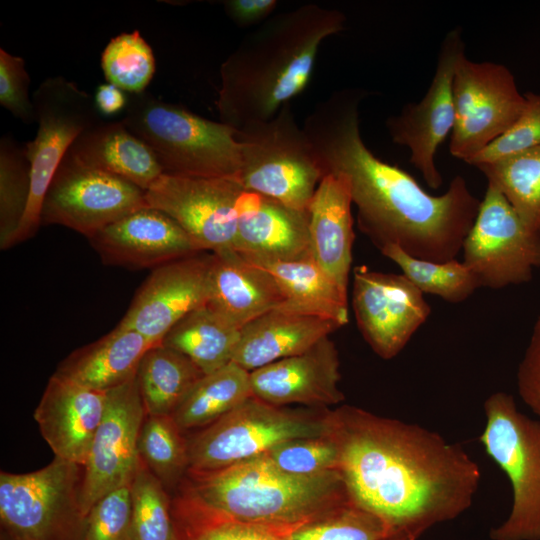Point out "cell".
<instances>
[{
	"label": "cell",
	"instance_id": "6da1fadb",
	"mask_svg": "<svg viewBox=\"0 0 540 540\" xmlns=\"http://www.w3.org/2000/svg\"><path fill=\"white\" fill-rule=\"evenodd\" d=\"M358 89L334 91L306 117L303 130L324 175L343 174L357 208L358 227L381 250L395 245L427 261L456 259L480 202L465 179L455 176L445 193H427L409 173L382 161L360 132Z\"/></svg>",
	"mask_w": 540,
	"mask_h": 540
},
{
	"label": "cell",
	"instance_id": "7a4b0ae2",
	"mask_svg": "<svg viewBox=\"0 0 540 540\" xmlns=\"http://www.w3.org/2000/svg\"><path fill=\"white\" fill-rule=\"evenodd\" d=\"M351 500L417 539L473 503L478 464L458 444L417 424L344 408L331 419Z\"/></svg>",
	"mask_w": 540,
	"mask_h": 540
},
{
	"label": "cell",
	"instance_id": "3957f363",
	"mask_svg": "<svg viewBox=\"0 0 540 540\" xmlns=\"http://www.w3.org/2000/svg\"><path fill=\"white\" fill-rule=\"evenodd\" d=\"M345 23L340 10L317 4L268 19L221 64L220 121L238 130L274 117L305 89L323 41Z\"/></svg>",
	"mask_w": 540,
	"mask_h": 540
},
{
	"label": "cell",
	"instance_id": "277c9868",
	"mask_svg": "<svg viewBox=\"0 0 540 540\" xmlns=\"http://www.w3.org/2000/svg\"><path fill=\"white\" fill-rule=\"evenodd\" d=\"M181 485L201 505L232 520L294 530L351 500L338 469L295 475L267 454L227 468L188 472Z\"/></svg>",
	"mask_w": 540,
	"mask_h": 540
},
{
	"label": "cell",
	"instance_id": "5b68a950",
	"mask_svg": "<svg viewBox=\"0 0 540 540\" xmlns=\"http://www.w3.org/2000/svg\"><path fill=\"white\" fill-rule=\"evenodd\" d=\"M122 122L153 151L163 174L238 179L237 130L146 92L132 95Z\"/></svg>",
	"mask_w": 540,
	"mask_h": 540
},
{
	"label": "cell",
	"instance_id": "8992f818",
	"mask_svg": "<svg viewBox=\"0 0 540 540\" xmlns=\"http://www.w3.org/2000/svg\"><path fill=\"white\" fill-rule=\"evenodd\" d=\"M236 136L242 158L237 180L242 188L307 211L325 175L291 104L271 119L238 129Z\"/></svg>",
	"mask_w": 540,
	"mask_h": 540
},
{
	"label": "cell",
	"instance_id": "52a82bcc",
	"mask_svg": "<svg viewBox=\"0 0 540 540\" xmlns=\"http://www.w3.org/2000/svg\"><path fill=\"white\" fill-rule=\"evenodd\" d=\"M479 436L486 454L507 475L512 507L490 531L492 540H540V422L518 410L514 397L495 392L484 402Z\"/></svg>",
	"mask_w": 540,
	"mask_h": 540
},
{
	"label": "cell",
	"instance_id": "ba28073f",
	"mask_svg": "<svg viewBox=\"0 0 540 540\" xmlns=\"http://www.w3.org/2000/svg\"><path fill=\"white\" fill-rule=\"evenodd\" d=\"M83 466L59 458L24 474L0 473V522L8 540H83Z\"/></svg>",
	"mask_w": 540,
	"mask_h": 540
},
{
	"label": "cell",
	"instance_id": "9c48e42d",
	"mask_svg": "<svg viewBox=\"0 0 540 540\" xmlns=\"http://www.w3.org/2000/svg\"><path fill=\"white\" fill-rule=\"evenodd\" d=\"M332 429V420L309 419L252 396L186 439L188 472L218 471L290 440L328 436Z\"/></svg>",
	"mask_w": 540,
	"mask_h": 540
},
{
	"label": "cell",
	"instance_id": "30bf717a",
	"mask_svg": "<svg viewBox=\"0 0 540 540\" xmlns=\"http://www.w3.org/2000/svg\"><path fill=\"white\" fill-rule=\"evenodd\" d=\"M38 129L26 142L30 163V195L15 245L33 237L41 226L48 187L75 139L102 122L94 98L63 76L45 79L33 93Z\"/></svg>",
	"mask_w": 540,
	"mask_h": 540
},
{
	"label": "cell",
	"instance_id": "8fae6325",
	"mask_svg": "<svg viewBox=\"0 0 540 540\" xmlns=\"http://www.w3.org/2000/svg\"><path fill=\"white\" fill-rule=\"evenodd\" d=\"M455 124L449 150L467 162L502 136L518 119L524 94L503 64L473 62L464 54L453 80Z\"/></svg>",
	"mask_w": 540,
	"mask_h": 540
},
{
	"label": "cell",
	"instance_id": "7c38bea8",
	"mask_svg": "<svg viewBox=\"0 0 540 540\" xmlns=\"http://www.w3.org/2000/svg\"><path fill=\"white\" fill-rule=\"evenodd\" d=\"M462 252L463 263L481 287L517 285L528 282L540 267V233L530 230L504 195L487 183Z\"/></svg>",
	"mask_w": 540,
	"mask_h": 540
},
{
	"label": "cell",
	"instance_id": "4fadbf2b",
	"mask_svg": "<svg viewBox=\"0 0 540 540\" xmlns=\"http://www.w3.org/2000/svg\"><path fill=\"white\" fill-rule=\"evenodd\" d=\"M145 192L117 176L88 167L68 153L48 187L41 225H61L88 239L147 206Z\"/></svg>",
	"mask_w": 540,
	"mask_h": 540
},
{
	"label": "cell",
	"instance_id": "5bb4252c",
	"mask_svg": "<svg viewBox=\"0 0 540 540\" xmlns=\"http://www.w3.org/2000/svg\"><path fill=\"white\" fill-rule=\"evenodd\" d=\"M464 54L461 29L454 28L441 43L435 73L424 97L418 103H408L385 123L392 142L410 149L411 164L432 189L443 184L435 156L455 124L453 80Z\"/></svg>",
	"mask_w": 540,
	"mask_h": 540
},
{
	"label": "cell",
	"instance_id": "9a60e30c",
	"mask_svg": "<svg viewBox=\"0 0 540 540\" xmlns=\"http://www.w3.org/2000/svg\"><path fill=\"white\" fill-rule=\"evenodd\" d=\"M237 179L162 174L145 192L147 206L169 215L202 251L234 250Z\"/></svg>",
	"mask_w": 540,
	"mask_h": 540
},
{
	"label": "cell",
	"instance_id": "2e32d148",
	"mask_svg": "<svg viewBox=\"0 0 540 540\" xmlns=\"http://www.w3.org/2000/svg\"><path fill=\"white\" fill-rule=\"evenodd\" d=\"M352 307L363 338L383 359L398 355L431 313L423 293L405 275L367 266L353 270Z\"/></svg>",
	"mask_w": 540,
	"mask_h": 540
},
{
	"label": "cell",
	"instance_id": "e0dca14e",
	"mask_svg": "<svg viewBox=\"0 0 540 540\" xmlns=\"http://www.w3.org/2000/svg\"><path fill=\"white\" fill-rule=\"evenodd\" d=\"M144 417L136 376L107 391L104 416L83 465L80 501L85 516L105 494L132 481Z\"/></svg>",
	"mask_w": 540,
	"mask_h": 540
},
{
	"label": "cell",
	"instance_id": "ac0fdd59",
	"mask_svg": "<svg viewBox=\"0 0 540 540\" xmlns=\"http://www.w3.org/2000/svg\"><path fill=\"white\" fill-rule=\"evenodd\" d=\"M212 258L200 252L153 269L117 326L160 344L183 317L207 304Z\"/></svg>",
	"mask_w": 540,
	"mask_h": 540
},
{
	"label": "cell",
	"instance_id": "d6986e66",
	"mask_svg": "<svg viewBox=\"0 0 540 540\" xmlns=\"http://www.w3.org/2000/svg\"><path fill=\"white\" fill-rule=\"evenodd\" d=\"M91 246L105 264L155 269L202 251L166 213L145 206L97 232Z\"/></svg>",
	"mask_w": 540,
	"mask_h": 540
},
{
	"label": "cell",
	"instance_id": "ffe728a7",
	"mask_svg": "<svg viewBox=\"0 0 540 540\" xmlns=\"http://www.w3.org/2000/svg\"><path fill=\"white\" fill-rule=\"evenodd\" d=\"M236 213L234 250L245 259L287 262L313 257L308 210H297L243 189Z\"/></svg>",
	"mask_w": 540,
	"mask_h": 540
},
{
	"label": "cell",
	"instance_id": "44dd1931",
	"mask_svg": "<svg viewBox=\"0 0 540 540\" xmlns=\"http://www.w3.org/2000/svg\"><path fill=\"white\" fill-rule=\"evenodd\" d=\"M106 401L107 391L86 388L55 373L51 376L34 418L56 458L84 465Z\"/></svg>",
	"mask_w": 540,
	"mask_h": 540
},
{
	"label": "cell",
	"instance_id": "7402d4cb",
	"mask_svg": "<svg viewBox=\"0 0 540 540\" xmlns=\"http://www.w3.org/2000/svg\"><path fill=\"white\" fill-rule=\"evenodd\" d=\"M250 381L253 396L274 406L328 405L344 398L338 387V353L329 337L301 354L251 371Z\"/></svg>",
	"mask_w": 540,
	"mask_h": 540
},
{
	"label": "cell",
	"instance_id": "603a6c76",
	"mask_svg": "<svg viewBox=\"0 0 540 540\" xmlns=\"http://www.w3.org/2000/svg\"><path fill=\"white\" fill-rule=\"evenodd\" d=\"M352 204L347 178L340 173H328L308 206L313 258L347 295L355 238Z\"/></svg>",
	"mask_w": 540,
	"mask_h": 540
},
{
	"label": "cell",
	"instance_id": "cb8c5ba5",
	"mask_svg": "<svg viewBox=\"0 0 540 540\" xmlns=\"http://www.w3.org/2000/svg\"><path fill=\"white\" fill-rule=\"evenodd\" d=\"M283 296L274 277L235 250L213 253L207 305L241 329L278 309Z\"/></svg>",
	"mask_w": 540,
	"mask_h": 540
},
{
	"label": "cell",
	"instance_id": "d4e9b609",
	"mask_svg": "<svg viewBox=\"0 0 540 540\" xmlns=\"http://www.w3.org/2000/svg\"><path fill=\"white\" fill-rule=\"evenodd\" d=\"M340 327L326 318L274 309L241 328L232 362L251 372L307 351Z\"/></svg>",
	"mask_w": 540,
	"mask_h": 540
},
{
	"label": "cell",
	"instance_id": "484cf974",
	"mask_svg": "<svg viewBox=\"0 0 540 540\" xmlns=\"http://www.w3.org/2000/svg\"><path fill=\"white\" fill-rule=\"evenodd\" d=\"M68 154L82 164L146 191L162 174L150 147L121 121L100 122L82 132Z\"/></svg>",
	"mask_w": 540,
	"mask_h": 540
},
{
	"label": "cell",
	"instance_id": "4316f807",
	"mask_svg": "<svg viewBox=\"0 0 540 540\" xmlns=\"http://www.w3.org/2000/svg\"><path fill=\"white\" fill-rule=\"evenodd\" d=\"M157 343L116 326L101 339L73 351L55 374L97 391H108L136 376L145 353Z\"/></svg>",
	"mask_w": 540,
	"mask_h": 540
},
{
	"label": "cell",
	"instance_id": "83f0119b",
	"mask_svg": "<svg viewBox=\"0 0 540 540\" xmlns=\"http://www.w3.org/2000/svg\"><path fill=\"white\" fill-rule=\"evenodd\" d=\"M252 263L268 271L277 282L283 296L278 309L326 318L341 327L348 323V295L322 271L313 257Z\"/></svg>",
	"mask_w": 540,
	"mask_h": 540
},
{
	"label": "cell",
	"instance_id": "f1b7e54d",
	"mask_svg": "<svg viewBox=\"0 0 540 540\" xmlns=\"http://www.w3.org/2000/svg\"><path fill=\"white\" fill-rule=\"evenodd\" d=\"M240 330L205 304L176 323L161 344L185 355L209 374L232 362Z\"/></svg>",
	"mask_w": 540,
	"mask_h": 540
},
{
	"label": "cell",
	"instance_id": "f546056e",
	"mask_svg": "<svg viewBox=\"0 0 540 540\" xmlns=\"http://www.w3.org/2000/svg\"><path fill=\"white\" fill-rule=\"evenodd\" d=\"M205 375L180 352L156 344L143 356L136 381L146 415H172Z\"/></svg>",
	"mask_w": 540,
	"mask_h": 540
},
{
	"label": "cell",
	"instance_id": "4dcf8cb0",
	"mask_svg": "<svg viewBox=\"0 0 540 540\" xmlns=\"http://www.w3.org/2000/svg\"><path fill=\"white\" fill-rule=\"evenodd\" d=\"M252 396L250 372L231 362L203 375L172 416L181 431L206 427Z\"/></svg>",
	"mask_w": 540,
	"mask_h": 540
},
{
	"label": "cell",
	"instance_id": "1f68e13d",
	"mask_svg": "<svg viewBox=\"0 0 540 540\" xmlns=\"http://www.w3.org/2000/svg\"><path fill=\"white\" fill-rule=\"evenodd\" d=\"M522 222L540 233V146L476 167Z\"/></svg>",
	"mask_w": 540,
	"mask_h": 540
},
{
	"label": "cell",
	"instance_id": "d6a6232c",
	"mask_svg": "<svg viewBox=\"0 0 540 540\" xmlns=\"http://www.w3.org/2000/svg\"><path fill=\"white\" fill-rule=\"evenodd\" d=\"M175 540H290L291 530L232 520L197 502L180 486L172 499Z\"/></svg>",
	"mask_w": 540,
	"mask_h": 540
},
{
	"label": "cell",
	"instance_id": "836d02e7",
	"mask_svg": "<svg viewBox=\"0 0 540 540\" xmlns=\"http://www.w3.org/2000/svg\"><path fill=\"white\" fill-rule=\"evenodd\" d=\"M172 415H146L138 438V457L169 491L189 469L187 442Z\"/></svg>",
	"mask_w": 540,
	"mask_h": 540
},
{
	"label": "cell",
	"instance_id": "e575fe53",
	"mask_svg": "<svg viewBox=\"0 0 540 540\" xmlns=\"http://www.w3.org/2000/svg\"><path fill=\"white\" fill-rule=\"evenodd\" d=\"M381 253L396 263L423 294L438 296L449 303L468 299L481 287L472 271L457 259L433 262L415 258L395 245L383 247Z\"/></svg>",
	"mask_w": 540,
	"mask_h": 540
},
{
	"label": "cell",
	"instance_id": "d590c367",
	"mask_svg": "<svg viewBox=\"0 0 540 540\" xmlns=\"http://www.w3.org/2000/svg\"><path fill=\"white\" fill-rule=\"evenodd\" d=\"M30 195V163L25 143L6 134L0 140V247L15 245Z\"/></svg>",
	"mask_w": 540,
	"mask_h": 540
},
{
	"label": "cell",
	"instance_id": "8d00e7d4",
	"mask_svg": "<svg viewBox=\"0 0 540 540\" xmlns=\"http://www.w3.org/2000/svg\"><path fill=\"white\" fill-rule=\"evenodd\" d=\"M132 540H175L172 499L139 459L131 481Z\"/></svg>",
	"mask_w": 540,
	"mask_h": 540
},
{
	"label": "cell",
	"instance_id": "74e56055",
	"mask_svg": "<svg viewBox=\"0 0 540 540\" xmlns=\"http://www.w3.org/2000/svg\"><path fill=\"white\" fill-rule=\"evenodd\" d=\"M101 68L107 83L132 95L145 92L156 62L153 50L139 31L112 38L101 54Z\"/></svg>",
	"mask_w": 540,
	"mask_h": 540
},
{
	"label": "cell",
	"instance_id": "f35d334b",
	"mask_svg": "<svg viewBox=\"0 0 540 540\" xmlns=\"http://www.w3.org/2000/svg\"><path fill=\"white\" fill-rule=\"evenodd\" d=\"M397 532L379 516L350 501L290 532V540H387ZM416 538V537H415Z\"/></svg>",
	"mask_w": 540,
	"mask_h": 540
},
{
	"label": "cell",
	"instance_id": "ab89813d",
	"mask_svg": "<svg viewBox=\"0 0 540 540\" xmlns=\"http://www.w3.org/2000/svg\"><path fill=\"white\" fill-rule=\"evenodd\" d=\"M283 471L314 475L338 469L340 451L332 434L281 443L266 453Z\"/></svg>",
	"mask_w": 540,
	"mask_h": 540
},
{
	"label": "cell",
	"instance_id": "60d3db41",
	"mask_svg": "<svg viewBox=\"0 0 540 540\" xmlns=\"http://www.w3.org/2000/svg\"><path fill=\"white\" fill-rule=\"evenodd\" d=\"M83 540H132L131 482L101 497L85 519Z\"/></svg>",
	"mask_w": 540,
	"mask_h": 540
},
{
	"label": "cell",
	"instance_id": "b9f144b4",
	"mask_svg": "<svg viewBox=\"0 0 540 540\" xmlns=\"http://www.w3.org/2000/svg\"><path fill=\"white\" fill-rule=\"evenodd\" d=\"M524 108L515 123L466 163L477 167L540 146V94L525 92Z\"/></svg>",
	"mask_w": 540,
	"mask_h": 540
},
{
	"label": "cell",
	"instance_id": "7bdbcfd3",
	"mask_svg": "<svg viewBox=\"0 0 540 540\" xmlns=\"http://www.w3.org/2000/svg\"><path fill=\"white\" fill-rule=\"evenodd\" d=\"M30 76L25 60L0 49V104L24 124H33L36 112L29 97Z\"/></svg>",
	"mask_w": 540,
	"mask_h": 540
},
{
	"label": "cell",
	"instance_id": "ee69618b",
	"mask_svg": "<svg viewBox=\"0 0 540 540\" xmlns=\"http://www.w3.org/2000/svg\"><path fill=\"white\" fill-rule=\"evenodd\" d=\"M517 387L524 403L540 416V315L518 367Z\"/></svg>",
	"mask_w": 540,
	"mask_h": 540
},
{
	"label": "cell",
	"instance_id": "f6af8a7d",
	"mask_svg": "<svg viewBox=\"0 0 540 540\" xmlns=\"http://www.w3.org/2000/svg\"><path fill=\"white\" fill-rule=\"evenodd\" d=\"M278 6L276 0H226L223 7L226 15L236 25L248 27L260 24L270 17Z\"/></svg>",
	"mask_w": 540,
	"mask_h": 540
},
{
	"label": "cell",
	"instance_id": "bcb514c9",
	"mask_svg": "<svg viewBox=\"0 0 540 540\" xmlns=\"http://www.w3.org/2000/svg\"><path fill=\"white\" fill-rule=\"evenodd\" d=\"M93 98L99 114L107 117L126 110L130 99L125 91L110 83L98 85Z\"/></svg>",
	"mask_w": 540,
	"mask_h": 540
},
{
	"label": "cell",
	"instance_id": "7dc6e473",
	"mask_svg": "<svg viewBox=\"0 0 540 540\" xmlns=\"http://www.w3.org/2000/svg\"><path fill=\"white\" fill-rule=\"evenodd\" d=\"M387 540H417V538L409 534H398Z\"/></svg>",
	"mask_w": 540,
	"mask_h": 540
}]
</instances>
